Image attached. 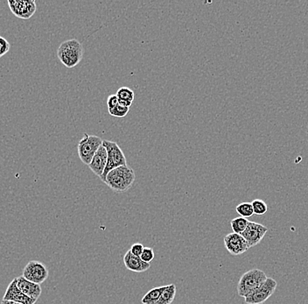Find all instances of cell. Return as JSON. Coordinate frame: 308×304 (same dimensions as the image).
I'll list each match as a JSON object with an SVG mask.
<instances>
[{"label":"cell","mask_w":308,"mask_h":304,"mask_svg":"<svg viewBox=\"0 0 308 304\" xmlns=\"http://www.w3.org/2000/svg\"><path fill=\"white\" fill-rule=\"evenodd\" d=\"M135 178L134 170L126 165L112 170L106 176L105 183L115 192H125L133 185Z\"/></svg>","instance_id":"cell-1"},{"label":"cell","mask_w":308,"mask_h":304,"mask_svg":"<svg viewBox=\"0 0 308 304\" xmlns=\"http://www.w3.org/2000/svg\"><path fill=\"white\" fill-rule=\"evenodd\" d=\"M83 55V44L76 39L62 42L58 48L57 56L65 67L71 69L79 64Z\"/></svg>","instance_id":"cell-2"},{"label":"cell","mask_w":308,"mask_h":304,"mask_svg":"<svg viewBox=\"0 0 308 304\" xmlns=\"http://www.w3.org/2000/svg\"><path fill=\"white\" fill-rule=\"evenodd\" d=\"M266 274L260 269L254 268L245 273L239 280L237 293L241 297H247L266 281Z\"/></svg>","instance_id":"cell-3"},{"label":"cell","mask_w":308,"mask_h":304,"mask_svg":"<svg viewBox=\"0 0 308 304\" xmlns=\"http://www.w3.org/2000/svg\"><path fill=\"white\" fill-rule=\"evenodd\" d=\"M102 146L106 148L107 154H108L107 165H106V167H105V172L102 174V177L100 178V179L102 180V183H105L107 175L112 170L117 168L118 166H126L127 165V160H126L124 152L122 151V149H121L120 147L118 146L117 142L105 140L104 142H102Z\"/></svg>","instance_id":"cell-4"},{"label":"cell","mask_w":308,"mask_h":304,"mask_svg":"<svg viewBox=\"0 0 308 304\" xmlns=\"http://www.w3.org/2000/svg\"><path fill=\"white\" fill-rule=\"evenodd\" d=\"M102 142L104 141L98 136L84 133V137L80 141L77 148L80 160L83 163L89 166L95 153L102 146Z\"/></svg>","instance_id":"cell-5"},{"label":"cell","mask_w":308,"mask_h":304,"mask_svg":"<svg viewBox=\"0 0 308 304\" xmlns=\"http://www.w3.org/2000/svg\"><path fill=\"white\" fill-rule=\"evenodd\" d=\"M276 281L272 278H267L266 281L259 286L258 288L252 292L251 295L245 297V303L247 304H262L266 301L269 298L273 295L276 290Z\"/></svg>","instance_id":"cell-6"},{"label":"cell","mask_w":308,"mask_h":304,"mask_svg":"<svg viewBox=\"0 0 308 304\" xmlns=\"http://www.w3.org/2000/svg\"><path fill=\"white\" fill-rule=\"evenodd\" d=\"M48 269L43 263L37 260L29 261L23 270L22 276L27 281L41 285L48 279Z\"/></svg>","instance_id":"cell-7"},{"label":"cell","mask_w":308,"mask_h":304,"mask_svg":"<svg viewBox=\"0 0 308 304\" xmlns=\"http://www.w3.org/2000/svg\"><path fill=\"white\" fill-rule=\"evenodd\" d=\"M7 4L11 12L19 19H30L37 11L35 0H8Z\"/></svg>","instance_id":"cell-8"},{"label":"cell","mask_w":308,"mask_h":304,"mask_svg":"<svg viewBox=\"0 0 308 304\" xmlns=\"http://www.w3.org/2000/svg\"><path fill=\"white\" fill-rule=\"evenodd\" d=\"M223 241L227 251L234 256L241 255L250 249L247 241L241 234L235 233V232L228 234L224 237Z\"/></svg>","instance_id":"cell-9"},{"label":"cell","mask_w":308,"mask_h":304,"mask_svg":"<svg viewBox=\"0 0 308 304\" xmlns=\"http://www.w3.org/2000/svg\"><path fill=\"white\" fill-rule=\"evenodd\" d=\"M267 231L268 228L266 226L256 222L250 221L248 226L241 235L245 238V240L247 241L249 247L251 248L256 247L257 244L260 243Z\"/></svg>","instance_id":"cell-10"},{"label":"cell","mask_w":308,"mask_h":304,"mask_svg":"<svg viewBox=\"0 0 308 304\" xmlns=\"http://www.w3.org/2000/svg\"><path fill=\"white\" fill-rule=\"evenodd\" d=\"M3 300L16 301L22 304H35L37 301L24 295L22 292L19 290V288L17 286V278L13 279L7 287V291L4 295Z\"/></svg>","instance_id":"cell-11"},{"label":"cell","mask_w":308,"mask_h":304,"mask_svg":"<svg viewBox=\"0 0 308 304\" xmlns=\"http://www.w3.org/2000/svg\"><path fill=\"white\" fill-rule=\"evenodd\" d=\"M107 160H108V154L106 148L104 146H101L93 157L92 160L89 165V168L95 176L101 178L107 165Z\"/></svg>","instance_id":"cell-12"},{"label":"cell","mask_w":308,"mask_h":304,"mask_svg":"<svg viewBox=\"0 0 308 304\" xmlns=\"http://www.w3.org/2000/svg\"><path fill=\"white\" fill-rule=\"evenodd\" d=\"M17 286L24 295L32 298L35 301H37L39 297L42 295V289L41 285L36 284L35 282L27 281L22 276L17 278Z\"/></svg>","instance_id":"cell-13"},{"label":"cell","mask_w":308,"mask_h":304,"mask_svg":"<svg viewBox=\"0 0 308 304\" xmlns=\"http://www.w3.org/2000/svg\"><path fill=\"white\" fill-rule=\"evenodd\" d=\"M124 266L128 270L134 273L146 272L151 266V264L145 262L140 257L133 255L130 253V250L124 256Z\"/></svg>","instance_id":"cell-14"},{"label":"cell","mask_w":308,"mask_h":304,"mask_svg":"<svg viewBox=\"0 0 308 304\" xmlns=\"http://www.w3.org/2000/svg\"><path fill=\"white\" fill-rule=\"evenodd\" d=\"M116 95L118 96V104L120 106L130 108L131 104L133 102L134 97H135L133 90L128 87H122L117 91Z\"/></svg>","instance_id":"cell-15"},{"label":"cell","mask_w":308,"mask_h":304,"mask_svg":"<svg viewBox=\"0 0 308 304\" xmlns=\"http://www.w3.org/2000/svg\"><path fill=\"white\" fill-rule=\"evenodd\" d=\"M165 288H166V286H162V287L151 289L150 291L146 293V295H144L141 302L143 304H156V302L159 301V299L162 295Z\"/></svg>","instance_id":"cell-16"},{"label":"cell","mask_w":308,"mask_h":304,"mask_svg":"<svg viewBox=\"0 0 308 304\" xmlns=\"http://www.w3.org/2000/svg\"><path fill=\"white\" fill-rule=\"evenodd\" d=\"M176 292H177V288H176V286L175 284H170V285L166 286L162 295L159 298V301L156 302V304H171L175 300Z\"/></svg>","instance_id":"cell-17"},{"label":"cell","mask_w":308,"mask_h":304,"mask_svg":"<svg viewBox=\"0 0 308 304\" xmlns=\"http://www.w3.org/2000/svg\"><path fill=\"white\" fill-rule=\"evenodd\" d=\"M249 222L248 218L242 217L234 218L230 221L232 230L235 233L242 234L248 226Z\"/></svg>","instance_id":"cell-18"},{"label":"cell","mask_w":308,"mask_h":304,"mask_svg":"<svg viewBox=\"0 0 308 304\" xmlns=\"http://www.w3.org/2000/svg\"><path fill=\"white\" fill-rule=\"evenodd\" d=\"M235 211L242 218H251V217H252V215H254L251 202H241L240 205L236 206Z\"/></svg>","instance_id":"cell-19"},{"label":"cell","mask_w":308,"mask_h":304,"mask_svg":"<svg viewBox=\"0 0 308 304\" xmlns=\"http://www.w3.org/2000/svg\"><path fill=\"white\" fill-rule=\"evenodd\" d=\"M251 205H252L254 214L257 215V216L265 214L268 211L266 202L261 199H255L254 201H252L251 202Z\"/></svg>","instance_id":"cell-20"},{"label":"cell","mask_w":308,"mask_h":304,"mask_svg":"<svg viewBox=\"0 0 308 304\" xmlns=\"http://www.w3.org/2000/svg\"><path fill=\"white\" fill-rule=\"evenodd\" d=\"M129 111H130V108H129V107L120 106V105L118 104V106H116L114 109L110 111L109 113H110V115L113 116L115 118L122 119V118H124L125 116L127 115Z\"/></svg>","instance_id":"cell-21"},{"label":"cell","mask_w":308,"mask_h":304,"mask_svg":"<svg viewBox=\"0 0 308 304\" xmlns=\"http://www.w3.org/2000/svg\"><path fill=\"white\" fill-rule=\"evenodd\" d=\"M141 259L146 263H151L154 259V252H153V248H150V247H145L143 253L140 256Z\"/></svg>","instance_id":"cell-22"},{"label":"cell","mask_w":308,"mask_h":304,"mask_svg":"<svg viewBox=\"0 0 308 304\" xmlns=\"http://www.w3.org/2000/svg\"><path fill=\"white\" fill-rule=\"evenodd\" d=\"M11 48L9 42L6 39L0 36V57L6 55Z\"/></svg>","instance_id":"cell-23"},{"label":"cell","mask_w":308,"mask_h":304,"mask_svg":"<svg viewBox=\"0 0 308 304\" xmlns=\"http://www.w3.org/2000/svg\"><path fill=\"white\" fill-rule=\"evenodd\" d=\"M144 249H145V247L142 244L136 243L131 246L130 251V253H132L135 256L140 257L143 253Z\"/></svg>","instance_id":"cell-24"},{"label":"cell","mask_w":308,"mask_h":304,"mask_svg":"<svg viewBox=\"0 0 308 304\" xmlns=\"http://www.w3.org/2000/svg\"><path fill=\"white\" fill-rule=\"evenodd\" d=\"M118 105V97L117 95H111L109 96L107 100V106H108V111H112L114 109L116 106Z\"/></svg>","instance_id":"cell-25"},{"label":"cell","mask_w":308,"mask_h":304,"mask_svg":"<svg viewBox=\"0 0 308 304\" xmlns=\"http://www.w3.org/2000/svg\"><path fill=\"white\" fill-rule=\"evenodd\" d=\"M1 304H22V303H19V302H16V301H7V300H2V301H1Z\"/></svg>","instance_id":"cell-26"}]
</instances>
